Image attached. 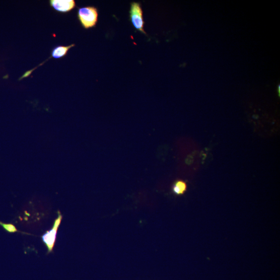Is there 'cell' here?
<instances>
[{"mask_svg": "<svg viewBox=\"0 0 280 280\" xmlns=\"http://www.w3.org/2000/svg\"><path fill=\"white\" fill-rule=\"evenodd\" d=\"M75 46V44H72L67 46H57L52 49L51 52V57L55 59L62 58L65 56L68 50Z\"/></svg>", "mask_w": 280, "mask_h": 280, "instance_id": "cell-5", "label": "cell"}, {"mask_svg": "<svg viewBox=\"0 0 280 280\" xmlns=\"http://www.w3.org/2000/svg\"><path fill=\"white\" fill-rule=\"evenodd\" d=\"M130 20L136 30L147 34L144 27L145 22L144 19V13L141 5L137 3L131 4L129 11Z\"/></svg>", "mask_w": 280, "mask_h": 280, "instance_id": "cell-2", "label": "cell"}, {"mask_svg": "<svg viewBox=\"0 0 280 280\" xmlns=\"http://www.w3.org/2000/svg\"><path fill=\"white\" fill-rule=\"evenodd\" d=\"M49 4L56 11L62 13L72 11L76 7L75 0H50Z\"/></svg>", "mask_w": 280, "mask_h": 280, "instance_id": "cell-4", "label": "cell"}, {"mask_svg": "<svg viewBox=\"0 0 280 280\" xmlns=\"http://www.w3.org/2000/svg\"><path fill=\"white\" fill-rule=\"evenodd\" d=\"M58 214V217L55 219L52 229L42 236V241L47 249V254L53 251L58 230L62 220L63 217L61 213L59 212Z\"/></svg>", "mask_w": 280, "mask_h": 280, "instance_id": "cell-3", "label": "cell"}, {"mask_svg": "<svg viewBox=\"0 0 280 280\" xmlns=\"http://www.w3.org/2000/svg\"><path fill=\"white\" fill-rule=\"evenodd\" d=\"M98 11L94 7H85L80 8L78 12V19L85 29L95 27L98 21Z\"/></svg>", "mask_w": 280, "mask_h": 280, "instance_id": "cell-1", "label": "cell"}, {"mask_svg": "<svg viewBox=\"0 0 280 280\" xmlns=\"http://www.w3.org/2000/svg\"><path fill=\"white\" fill-rule=\"evenodd\" d=\"M0 226H2L6 232L9 233H15L19 232V231L17 229L16 226L10 223H5L0 221Z\"/></svg>", "mask_w": 280, "mask_h": 280, "instance_id": "cell-7", "label": "cell"}, {"mask_svg": "<svg viewBox=\"0 0 280 280\" xmlns=\"http://www.w3.org/2000/svg\"><path fill=\"white\" fill-rule=\"evenodd\" d=\"M187 190L186 183L181 180L177 181L172 186V191L174 194L181 195L185 193Z\"/></svg>", "mask_w": 280, "mask_h": 280, "instance_id": "cell-6", "label": "cell"}]
</instances>
